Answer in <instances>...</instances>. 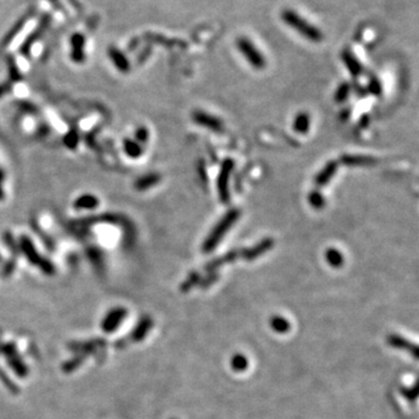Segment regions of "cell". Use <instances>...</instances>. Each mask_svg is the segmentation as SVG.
Wrapping results in <instances>:
<instances>
[{
    "label": "cell",
    "mask_w": 419,
    "mask_h": 419,
    "mask_svg": "<svg viewBox=\"0 0 419 419\" xmlns=\"http://www.w3.org/2000/svg\"><path fill=\"white\" fill-rule=\"evenodd\" d=\"M8 366L14 370V373L16 374L17 376L24 377L27 375V367L24 365L22 360H21L17 354H13L8 356Z\"/></svg>",
    "instance_id": "obj_22"
},
{
    "label": "cell",
    "mask_w": 419,
    "mask_h": 419,
    "mask_svg": "<svg viewBox=\"0 0 419 419\" xmlns=\"http://www.w3.org/2000/svg\"><path fill=\"white\" fill-rule=\"evenodd\" d=\"M0 199H3V192L1 190V188H0Z\"/></svg>",
    "instance_id": "obj_39"
},
{
    "label": "cell",
    "mask_w": 419,
    "mask_h": 419,
    "mask_svg": "<svg viewBox=\"0 0 419 419\" xmlns=\"http://www.w3.org/2000/svg\"><path fill=\"white\" fill-rule=\"evenodd\" d=\"M126 316H127V310L125 307L117 306L110 310L101 321V330L105 333H112V332L117 331L120 324L125 320Z\"/></svg>",
    "instance_id": "obj_5"
},
{
    "label": "cell",
    "mask_w": 419,
    "mask_h": 419,
    "mask_svg": "<svg viewBox=\"0 0 419 419\" xmlns=\"http://www.w3.org/2000/svg\"><path fill=\"white\" fill-rule=\"evenodd\" d=\"M78 141H79L78 134H77L76 131H73V129H71V131H70L68 134L64 136V145L70 149L76 148L77 145H78Z\"/></svg>",
    "instance_id": "obj_28"
},
{
    "label": "cell",
    "mask_w": 419,
    "mask_h": 419,
    "mask_svg": "<svg viewBox=\"0 0 419 419\" xmlns=\"http://www.w3.org/2000/svg\"><path fill=\"white\" fill-rule=\"evenodd\" d=\"M234 169V162L230 159H226L221 164V169H220L219 176H218V194L219 198L223 204L229 202V190H228V181L229 176Z\"/></svg>",
    "instance_id": "obj_4"
},
{
    "label": "cell",
    "mask_w": 419,
    "mask_h": 419,
    "mask_svg": "<svg viewBox=\"0 0 419 419\" xmlns=\"http://www.w3.org/2000/svg\"><path fill=\"white\" fill-rule=\"evenodd\" d=\"M282 20L286 26L292 28L293 30L302 35L304 38L311 42H320L323 40V33L319 28L314 26L309 21L304 19L302 15L296 13L292 9H285L282 13Z\"/></svg>",
    "instance_id": "obj_1"
},
{
    "label": "cell",
    "mask_w": 419,
    "mask_h": 419,
    "mask_svg": "<svg viewBox=\"0 0 419 419\" xmlns=\"http://www.w3.org/2000/svg\"><path fill=\"white\" fill-rule=\"evenodd\" d=\"M369 92L374 94V96H380L381 92H382V85L379 82L377 78L370 79L369 82Z\"/></svg>",
    "instance_id": "obj_32"
},
{
    "label": "cell",
    "mask_w": 419,
    "mask_h": 419,
    "mask_svg": "<svg viewBox=\"0 0 419 419\" xmlns=\"http://www.w3.org/2000/svg\"><path fill=\"white\" fill-rule=\"evenodd\" d=\"M149 139V132L146 127H139L135 132V141L139 143H146Z\"/></svg>",
    "instance_id": "obj_30"
},
{
    "label": "cell",
    "mask_w": 419,
    "mask_h": 419,
    "mask_svg": "<svg viewBox=\"0 0 419 419\" xmlns=\"http://www.w3.org/2000/svg\"><path fill=\"white\" fill-rule=\"evenodd\" d=\"M309 203L313 209L320 210L325 206V198L323 197V195H321L319 191L314 190L311 192L309 196Z\"/></svg>",
    "instance_id": "obj_26"
},
{
    "label": "cell",
    "mask_w": 419,
    "mask_h": 419,
    "mask_svg": "<svg viewBox=\"0 0 419 419\" xmlns=\"http://www.w3.org/2000/svg\"><path fill=\"white\" fill-rule=\"evenodd\" d=\"M274 247V240L271 237H267V239H263L260 242L255 244V246L247 248V249L241 250V257H243L244 260L247 261H253L255 258L260 257L261 255L267 253L269 249Z\"/></svg>",
    "instance_id": "obj_7"
},
{
    "label": "cell",
    "mask_w": 419,
    "mask_h": 419,
    "mask_svg": "<svg viewBox=\"0 0 419 419\" xmlns=\"http://www.w3.org/2000/svg\"><path fill=\"white\" fill-rule=\"evenodd\" d=\"M325 258L327 263L333 268H339L344 264V256L337 248H328L325 253Z\"/></svg>",
    "instance_id": "obj_20"
},
{
    "label": "cell",
    "mask_w": 419,
    "mask_h": 419,
    "mask_svg": "<svg viewBox=\"0 0 419 419\" xmlns=\"http://www.w3.org/2000/svg\"><path fill=\"white\" fill-rule=\"evenodd\" d=\"M387 342L390 347L402 349V351H407L410 353V354L414 356L415 359L418 358V347L417 345H415L414 342L409 341L408 339L398 334H389L387 338Z\"/></svg>",
    "instance_id": "obj_9"
},
{
    "label": "cell",
    "mask_w": 419,
    "mask_h": 419,
    "mask_svg": "<svg viewBox=\"0 0 419 419\" xmlns=\"http://www.w3.org/2000/svg\"><path fill=\"white\" fill-rule=\"evenodd\" d=\"M9 75H10V78H12L13 80H19L21 78L20 71L16 69V66L13 63V61L9 62Z\"/></svg>",
    "instance_id": "obj_37"
},
{
    "label": "cell",
    "mask_w": 419,
    "mask_h": 419,
    "mask_svg": "<svg viewBox=\"0 0 419 419\" xmlns=\"http://www.w3.org/2000/svg\"><path fill=\"white\" fill-rule=\"evenodd\" d=\"M239 210H229V211L216 222V225L212 228L211 233H210L209 236L205 239L204 243H203V251H204V253H211L213 249H215L222 237L226 235V233L232 228L234 223L236 222V220L239 219Z\"/></svg>",
    "instance_id": "obj_2"
},
{
    "label": "cell",
    "mask_w": 419,
    "mask_h": 419,
    "mask_svg": "<svg viewBox=\"0 0 419 419\" xmlns=\"http://www.w3.org/2000/svg\"><path fill=\"white\" fill-rule=\"evenodd\" d=\"M124 150L129 157H132V159H138L143 153L141 145L131 139H126L124 141Z\"/></svg>",
    "instance_id": "obj_21"
},
{
    "label": "cell",
    "mask_w": 419,
    "mask_h": 419,
    "mask_svg": "<svg viewBox=\"0 0 419 419\" xmlns=\"http://www.w3.org/2000/svg\"><path fill=\"white\" fill-rule=\"evenodd\" d=\"M3 240H5V242L7 246L9 247V249L13 251L14 254H17L19 253V244L17 242H15V240H14V237L10 232H6L3 234Z\"/></svg>",
    "instance_id": "obj_29"
},
{
    "label": "cell",
    "mask_w": 419,
    "mask_h": 419,
    "mask_svg": "<svg viewBox=\"0 0 419 419\" xmlns=\"http://www.w3.org/2000/svg\"><path fill=\"white\" fill-rule=\"evenodd\" d=\"M99 205V199L93 195H82L73 203V208L77 210H93Z\"/></svg>",
    "instance_id": "obj_17"
},
{
    "label": "cell",
    "mask_w": 419,
    "mask_h": 419,
    "mask_svg": "<svg viewBox=\"0 0 419 419\" xmlns=\"http://www.w3.org/2000/svg\"><path fill=\"white\" fill-rule=\"evenodd\" d=\"M349 91H351V86H349L348 83H342L340 86L338 87L337 92H335L334 99L337 100V103H342L347 99L349 96Z\"/></svg>",
    "instance_id": "obj_27"
},
{
    "label": "cell",
    "mask_w": 419,
    "mask_h": 419,
    "mask_svg": "<svg viewBox=\"0 0 419 419\" xmlns=\"http://www.w3.org/2000/svg\"><path fill=\"white\" fill-rule=\"evenodd\" d=\"M80 363H82V356H78V358L72 359V360H70V361L66 362L64 367H63V369H64L65 372H72L73 369L78 368Z\"/></svg>",
    "instance_id": "obj_34"
},
{
    "label": "cell",
    "mask_w": 419,
    "mask_h": 419,
    "mask_svg": "<svg viewBox=\"0 0 419 419\" xmlns=\"http://www.w3.org/2000/svg\"><path fill=\"white\" fill-rule=\"evenodd\" d=\"M38 268H40L42 272H43V274H45V275H54L55 274L54 264H52L49 260H47V258H43V260H42L40 265H38Z\"/></svg>",
    "instance_id": "obj_31"
},
{
    "label": "cell",
    "mask_w": 419,
    "mask_h": 419,
    "mask_svg": "<svg viewBox=\"0 0 419 419\" xmlns=\"http://www.w3.org/2000/svg\"><path fill=\"white\" fill-rule=\"evenodd\" d=\"M338 170V163L335 161H330L325 164V167L321 169L319 173L317 174L316 178H314V183H316L318 187H324L330 183V181L333 178V176L337 173Z\"/></svg>",
    "instance_id": "obj_10"
},
{
    "label": "cell",
    "mask_w": 419,
    "mask_h": 419,
    "mask_svg": "<svg viewBox=\"0 0 419 419\" xmlns=\"http://www.w3.org/2000/svg\"><path fill=\"white\" fill-rule=\"evenodd\" d=\"M310 115L307 113H299L296 115L293 121V129L299 134H306L310 129Z\"/></svg>",
    "instance_id": "obj_19"
},
{
    "label": "cell",
    "mask_w": 419,
    "mask_h": 419,
    "mask_svg": "<svg viewBox=\"0 0 419 419\" xmlns=\"http://www.w3.org/2000/svg\"><path fill=\"white\" fill-rule=\"evenodd\" d=\"M173 419H176V418H173Z\"/></svg>",
    "instance_id": "obj_41"
},
{
    "label": "cell",
    "mask_w": 419,
    "mask_h": 419,
    "mask_svg": "<svg viewBox=\"0 0 419 419\" xmlns=\"http://www.w3.org/2000/svg\"><path fill=\"white\" fill-rule=\"evenodd\" d=\"M229 363H230V368L236 373L244 372V370L248 368V359L243 354H240V353L233 355L232 358H230Z\"/></svg>",
    "instance_id": "obj_24"
},
{
    "label": "cell",
    "mask_w": 419,
    "mask_h": 419,
    "mask_svg": "<svg viewBox=\"0 0 419 419\" xmlns=\"http://www.w3.org/2000/svg\"><path fill=\"white\" fill-rule=\"evenodd\" d=\"M8 89H9V86L6 85V84H1V85H0V98H1L3 94L7 92V91H8Z\"/></svg>",
    "instance_id": "obj_38"
},
{
    "label": "cell",
    "mask_w": 419,
    "mask_h": 419,
    "mask_svg": "<svg viewBox=\"0 0 419 419\" xmlns=\"http://www.w3.org/2000/svg\"><path fill=\"white\" fill-rule=\"evenodd\" d=\"M401 393L407 400L414 402L417 398V389L416 388H401Z\"/></svg>",
    "instance_id": "obj_33"
},
{
    "label": "cell",
    "mask_w": 419,
    "mask_h": 419,
    "mask_svg": "<svg viewBox=\"0 0 419 419\" xmlns=\"http://www.w3.org/2000/svg\"><path fill=\"white\" fill-rule=\"evenodd\" d=\"M341 59H342V62L345 63V65L347 66L348 71L352 73L353 77H359L360 75H361L362 70H363L361 63L358 61V58H356L351 51L345 50L344 52H342Z\"/></svg>",
    "instance_id": "obj_12"
},
{
    "label": "cell",
    "mask_w": 419,
    "mask_h": 419,
    "mask_svg": "<svg viewBox=\"0 0 419 419\" xmlns=\"http://www.w3.org/2000/svg\"><path fill=\"white\" fill-rule=\"evenodd\" d=\"M17 244H19V249L21 250V253L27 257V260L29 261L31 264L40 265L42 260H43V257H41L40 254H38L36 249H35L34 244L33 242H31V240L29 239V237L26 235L20 236V240H19V242H17Z\"/></svg>",
    "instance_id": "obj_8"
},
{
    "label": "cell",
    "mask_w": 419,
    "mask_h": 419,
    "mask_svg": "<svg viewBox=\"0 0 419 419\" xmlns=\"http://www.w3.org/2000/svg\"><path fill=\"white\" fill-rule=\"evenodd\" d=\"M192 119H194V121L197 125L208 128L212 132L221 133L223 129L222 121L220 120L219 118L214 117V115L206 113V112L196 111L194 112V114H192Z\"/></svg>",
    "instance_id": "obj_6"
},
{
    "label": "cell",
    "mask_w": 419,
    "mask_h": 419,
    "mask_svg": "<svg viewBox=\"0 0 419 419\" xmlns=\"http://www.w3.org/2000/svg\"><path fill=\"white\" fill-rule=\"evenodd\" d=\"M14 269H15V262H14V260H10L7 262V263L5 264V267H3V271H2L3 277H7V276H9L10 274H12Z\"/></svg>",
    "instance_id": "obj_36"
},
{
    "label": "cell",
    "mask_w": 419,
    "mask_h": 419,
    "mask_svg": "<svg viewBox=\"0 0 419 419\" xmlns=\"http://www.w3.org/2000/svg\"><path fill=\"white\" fill-rule=\"evenodd\" d=\"M269 324H270V327L272 330L277 332V333L284 334L288 331H290V323L285 318L281 316H274L270 319V321H269Z\"/></svg>",
    "instance_id": "obj_23"
},
{
    "label": "cell",
    "mask_w": 419,
    "mask_h": 419,
    "mask_svg": "<svg viewBox=\"0 0 419 419\" xmlns=\"http://www.w3.org/2000/svg\"><path fill=\"white\" fill-rule=\"evenodd\" d=\"M201 282V275L198 274V272H191L190 275L188 276L187 279L182 283L181 285V291L182 292H189L190 290L198 284V283Z\"/></svg>",
    "instance_id": "obj_25"
},
{
    "label": "cell",
    "mask_w": 419,
    "mask_h": 419,
    "mask_svg": "<svg viewBox=\"0 0 419 419\" xmlns=\"http://www.w3.org/2000/svg\"><path fill=\"white\" fill-rule=\"evenodd\" d=\"M236 47L239 51L243 55V57L247 59V62L256 70H262L265 68L267 61H265L264 56L258 49L255 47L253 42L248 40L246 37H241L236 42Z\"/></svg>",
    "instance_id": "obj_3"
},
{
    "label": "cell",
    "mask_w": 419,
    "mask_h": 419,
    "mask_svg": "<svg viewBox=\"0 0 419 419\" xmlns=\"http://www.w3.org/2000/svg\"><path fill=\"white\" fill-rule=\"evenodd\" d=\"M341 162L346 166H370L376 163L377 160L366 155H345L341 157Z\"/></svg>",
    "instance_id": "obj_16"
},
{
    "label": "cell",
    "mask_w": 419,
    "mask_h": 419,
    "mask_svg": "<svg viewBox=\"0 0 419 419\" xmlns=\"http://www.w3.org/2000/svg\"><path fill=\"white\" fill-rule=\"evenodd\" d=\"M218 277H219L218 274H211L209 276V277H206L204 279H201V282H199V283H201L202 288H208V286H210L211 284H213L214 282H216Z\"/></svg>",
    "instance_id": "obj_35"
},
{
    "label": "cell",
    "mask_w": 419,
    "mask_h": 419,
    "mask_svg": "<svg viewBox=\"0 0 419 419\" xmlns=\"http://www.w3.org/2000/svg\"><path fill=\"white\" fill-rule=\"evenodd\" d=\"M2 180H3V175L1 173V170H0V181H2Z\"/></svg>",
    "instance_id": "obj_40"
},
{
    "label": "cell",
    "mask_w": 419,
    "mask_h": 419,
    "mask_svg": "<svg viewBox=\"0 0 419 419\" xmlns=\"http://www.w3.org/2000/svg\"><path fill=\"white\" fill-rule=\"evenodd\" d=\"M237 256H239V253H237L236 250H230L227 254L222 255V256H219V257L214 258V260H212L211 262H209V263L205 265V270L206 271H214L219 267H221V265L233 262Z\"/></svg>",
    "instance_id": "obj_14"
},
{
    "label": "cell",
    "mask_w": 419,
    "mask_h": 419,
    "mask_svg": "<svg viewBox=\"0 0 419 419\" xmlns=\"http://www.w3.org/2000/svg\"><path fill=\"white\" fill-rule=\"evenodd\" d=\"M161 181V175L159 174H147L145 176L139 177L138 180L135 181L134 188L138 191H145L148 190V189L153 188L154 185H156Z\"/></svg>",
    "instance_id": "obj_15"
},
{
    "label": "cell",
    "mask_w": 419,
    "mask_h": 419,
    "mask_svg": "<svg viewBox=\"0 0 419 419\" xmlns=\"http://www.w3.org/2000/svg\"><path fill=\"white\" fill-rule=\"evenodd\" d=\"M153 324H154L153 319L149 316L142 317L132 332V335H131L132 340L135 342L142 341L143 339L147 337L148 332L152 330Z\"/></svg>",
    "instance_id": "obj_11"
},
{
    "label": "cell",
    "mask_w": 419,
    "mask_h": 419,
    "mask_svg": "<svg viewBox=\"0 0 419 419\" xmlns=\"http://www.w3.org/2000/svg\"><path fill=\"white\" fill-rule=\"evenodd\" d=\"M108 55H110V58L113 61L114 65L117 66L118 70H120L122 72H127L129 70V63L128 59L125 57V55L122 54L121 51H119L118 49L115 48H110L108 50Z\"/></svg>",
    "instance_id": "obj_18"
},
{
    "label": "cell",
    "mask_w": 419,
    "mask_h": 419,
    "mask_svg": "<svg viewBox=\"0 0 419 419\" xmlns=\"http://www.w3.org/2000/svg\"><path fill=\"white\" fill-rule=\"evenodd\" d=\"M84 44H85V38L80 34H73L71 37V58L75 62H82L85 55H84Z\"/></svg>",
    "instance_id": "obj_13"
}]
</instances>
